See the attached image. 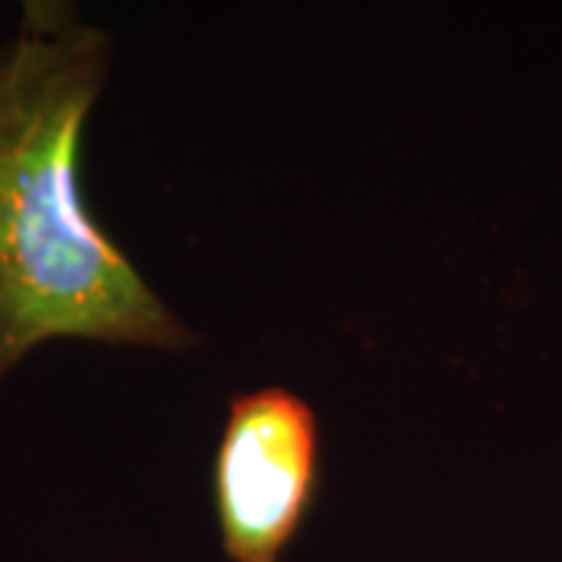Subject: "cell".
Masks as SVG:
<instances>
[{"instance_id": "obj_1", "label": "cell", "mask_w": 562, "mask_h": 562, "mask_svg": "<svg viewBox=\"0 0 562 562\" xmlns=\"http://www.w3.org/2000/svg\"><path fill=\"white\" fill-rule=\"evenodd\" d=\"M110 63L113 38L60 0H29L0 44V382L50 341L160 353L201 341L81 194Z\"/></svg>"}, {"instance_id": "obj_2", "label": "cell", "mask_w": 562, "mask_h": 562, "mask_svg": "<svg viewBox=\"0 0 562 562\" xmlns=\"http://www.w3.org/2000/svg\"><path fill=\"white\" fill-rule=\"evenodd\" d=\"M322 431L313 403L266 384L228 401L213 453V513L228 562H279L313 509Z\"/></svg>"}]
</instances>
